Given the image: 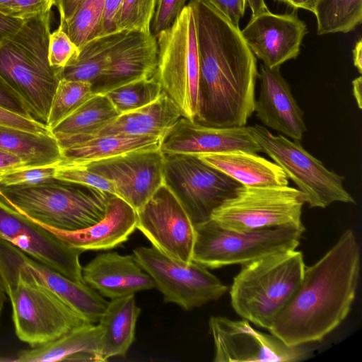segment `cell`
<instances>
[{
    "instance_id": "cell-1",
    "label": "cell",
    "mask_w": 362,
    "mask_h": 362,
    "mask_svg": "<svg viewBox=\"0 0 362 362\" xmlns=\"http://www.w3.org/2000/svg\"><path fill=\"white\" fill-rule=\"evenodd\" d=\"M199 60L197 122L217 127L245 126L254 113L257 57L241 30L206 0H191Z\"/></svg>"
},
{
    "instance_id": "cell-2",
    "label": "cell",
    "mask_w": 362,
    "mask_h": 362,
    "mask_svg": "<svg viewBox=\"0 0 362 362\" xmlns=\"http://www.w3.org/2000/svg\"><path fill=\"white\" fill-rule=\"evenodd\" d=\"M360 276V248L351 229L314 264L305 267L269 332L288 346L321 341L349 315Z\"/></svg>"
},
{
    "instance_id": "cell-3",
    "label": "cell",
    "mask_w": 362,
    "mask_h": 362,
    "mask_svg": "<svg viewBox=\"0 0 362 362\" xmlns=\"http://www.w3.org/2000/svg\"><path fill=\"white\" fill-rule=\"evenodd\" d=\"M52 8L25 18L0 44V75L23 98L32 117L46 124L62 69L48 58Z\"/></svg>"
},
{
    "instance_id": "cell-4",
    "label": "cell",
    "mask_w": 362,
    "mask_h": 362,
    "mask_svg": "<svg viewBox=\"0 0 362 362\" xmlns=\"http://www.w3.org/2000/svg\"><path fill=\"white\" fill-rule=\"evenodd\" d=\"M113 194L97 188L54 179L29 186H0V199L45 228L74 231L105 215Z\"/></svg>"
},
{
    "instance_id": "cell-5",
    "label": "cell",
    "mask_w": 362,
    "mask_h": 362,
    "mask_svg": "<svg viewBox=\"0 0 362 362\" xmlns=\"http://www.w3.org/2000/svg\"><path fill=\"white\" fill-rule=\"evenodd\" d=\"M241 266L229 291L231 306L243 319L268 330L303 278V253L290 250Z\"/></svg>"
},
{
    "instance_id": "cell-6",
    "label": "cell",
    "mask_w": 362,
    "mask_h": 362,
    "mask_svg": "<svg viewBox=\"0 0 362 362\" xmlns=\"http://www.w3.org/2000/svg\"><path fill=\"white\" fill-rule=\"evenodd\" d=\"M158 65L154 77L178 107L182 116L199 115V60L193 9L188 3L168 29L157 36Z\"/></svg>"
},
{
    "instance_id": "cell-7",
    "label": "cell",
    "mask_w": 362,
    "mask_h": 362,
    "mask_svg": "<svg viewBox=\"0 0 362 362\" xmlns=\"http://www.w3.org/2000/svg\"><path fill=\"white\" fill-rule=\"evenodd\" d=\"M12 308L15 333L35 347L88 322L47 287L21 274H0Z\"/></svg>"
},
{
    "instance_id": "cell-8",
    "label": "cell",
    "mask_w": 362,
    "mask_h": 362,
    "mask_svg": "<svg viewBox=\"0 0 362 362\" xmlns=\"http://www.w3.org/2000/svg\"><path fill=\"white\" fill-rule=\"evenodd\" d=\"M192 261L209 269L245 264L275 253L296 249L305 230L290 226L247 232L221 228L211 219L195 226Z\"/></svg>"
},
{
    "instance_id": "cell-9",
    "label": "cell",
    "mask_w": 362,
    "mask_h": 362,
    "mask_svg": "<svg viewBox=\"0 0 362 362\" xmlns=\"http://www.w3.org/2000/svg\"><path fill=\"white\" fill-rule=\"evenodd\" d=\"M306 203L299 189L286 186H240L211 214L223 228L237 232L290 226L305 230L301 219Z\"/></svg>"
},
{
    "instance_id": "cell-10",
    "label": "cell",
    "mask_w": 362,
    "mask_h": 362,
    "mask_svg": "<svg viewBox=\"0 0 362 362\" xmlns=\"http://www.w3.org/2000/svg\"><path fill=\"white\" fill-rule=\"evenodd\" d=\"M262 152L267 154L306 197L310 208H326L334 202L355 204L344 186V177L327 169L300 141L275 135L258 124L247 126Z\"/></svg>"
},
{
    "instance_id": "cell-11",
    "label": "cell",
    "mask_w": 362,
    "mask_h": 362,
    "mask_svg": "<svg viewBox=\"0 0 362 362\" xmlns=\"http://www.w3.org/2000/svg\"><path fill=\"white\" fill-rule=\"evenodd\" d=\"M164 155L165 184L180 201L194 226L209 220L212 212L242 185L197 156Z\"/></svg>"
},
{
    "instance_id": "cell-12",
    "label": "cell",
    "mask_w": 362,
    "mask_h": 362,
    "mask_svg": "<svg viewBox=\"0 0 362 362\" xmlns=\"http://www.w3.org/2000/svg\"><path fill=\"white\" fill-rule=\"evenodd\" d=\"M136 261L154 281L165 303H173L190 310L218 300L228 286L194 261L182 263L170 258L154 247H139L133 250Z\"/></svg>"
},
{
    "instance_id": "cell-13",
    "label": "cell",
    "mask_w": 362,
    "mask_h": 362,
    "mask_svg": "<svg viewBox=\"0 0 362 362\" xmlns=\"http://www.w3.org/2000/svg\"><path fill=\"white\" fill-rule=\"evenodd\" d=\"M136 229L170 258L186 264L192 262L195 226L165 183L136 211Z\"/></svg>"
},
{
    "instance_id": "cell-14",
    "label": "cell",
    "mask_w": 362,
    "mask_h": 362,
    "mask_svg": "<svg viewBox=\"0 0 362 362\" xmlns=\"http://www.w3.org/2000/svg\"><path fill=\"white\" fill-rule=\"evenodd\" d=\"M209 328L214 362H293L306 356L303 346H288L275 335L255 329L245 319L211 316Z\"/></svg>"
},
{
    "instance_id": "cell-15",
    "label": "cell",
    "mask_w": 362,
    "mask_h": 362,
    "mask_svg": "<svg viewBox=\"0 0 362 362\" xmlns=\"http://www.w3.org/2000/svg\"><path fill=\"white\" fill-rule=\"evenodd\" d=\"M0 240L11 243L34 259L71 280L85 284L79 262L82 252L69 246L1 199Z\"/></svg>"
},
{
    "instance_id": "cell-16",
    "label": "cell",
    "mask_w": 362,
    "mask_h": 362,
    "mask_svg": "<svg viewBox=\"0 0 362 362\" xmlns=\"http://www.w3.org/2000/svg\"><path fill=\"white\" fill-rule=\"evenodd\" d=\"M79 165L110 181L115 195L136 211L165 183V155L160 148L132 151Z\"/></svg>"
},
{
    "instance_id": "cell-17",
    "label": "cell",
    "mask_w": 362,
    "mask_h": 362,
    "mask_svg": "<svg viewBox=\"0 0 362 362\" xmlns=\"http://www.w3.org/2000/svg\"><path fill=\"white\" fill-rule=\"evenodd\" d=\"M21 274L59 296L88 322H98L108 301L86 284L78 283L0 240V274Z\"/></svg>"
},
{
    "instance_id": "cell-18",
    "label": "cell",
    "mask_w": 362,
    "mask_h": 362,
    "mask_svg": "<svg viewBox=\"0 0 362 362\" xmlns=\"http://www.w3.org/2000/svg\"><path fill=\"white\" fill-rule=\"evenodd\" d=\"M306 24L296 13L276 14L269 11L252 16L241 34L255 56L269 69H280L300 54Z\"/></svg>"
},
{
    "instance_id": "cell-19",
    "label": "cell",
    "mask_w": 362,
    "mask_h": 362,
    "mask_svg": "<svg viewBox=\"0 0 362 362\" xmlns=\"http://www.w3.org/2000/svg\"><path fill=\"white\" fill-rule=\"evenodd\" d=\"M160 150L197 156L231 151L262 152L247 126L211 127L182 116L163 137Z\"/></svg>"
},
{
    "instance_id": "cell-20",
    "label": "cell",
    "mask_w": 362,
    "mask_h": 362,
    "mask_svg": "<svg viewBox=\"0 0 362 362\" xmlns=\"http://www.w3.org/2000/svg\"><path fill=\"white\" fill-rule=\"evenodd\" d=\"M258 78L260 90L255 103L256 117L279 134L300 141L307 132L304 112L280 69H272L262 64Z\"/></svg>"
},
{
    "instance_id": "cell-21",
    "label": "cell",
    "mask_w": 362,
    "mask_h": 362,
    "mask_svg": "<svg viewBox=\"0 0 362 362\" xmlns=\"http://www.w3.org/2000/svg\"><path fill=\"white\" fill-rule=\"evenodd\" d=\"M158 54L156 36L127 32L113 48L103 74L92 86L93 93L104 94L125 83L151 78L157 69Z\"/></svg>"
},
{
    "instance_id": "cell-22",
    "label": "cell",
    "mask_w": 362,
    "mask_h": 362,
    "mask_svg": "<svg viewBox=\"0 0 362 362\" xmlns=\"http://www.w3.org/2000/svg\"><path fill=\"white\" fill-rule=\"evenodd\" d=\"M83 279L102 296L114 299L152 289L155 284L134 255L107 252L82 267Z\"/></svg>"
},
{
    "instance_id": "cell-23",
    "label": "cell",
    "mask_w": 362,
    "mask_h": 362,
    "mask_svg": "<svg viewBox=\"0 0 362 362\" xmlns=\"http://www.w3.org/2000/svg\"><path fill=\"white\" fill-rule=\"evenodd\" d=\"M47 229L82 252L108 250L126 242L136 229V211L113 194L108 202L105 216L94 225L74 231Z\"/></svg>"
},
{
    "instance_id": "cell-24",
    "label": "cell",
    "mask_w": 362,
    "mask_h": 362,
    "mask_svg": "<svg viewBox=\"0 0 362 362\" xmlns=\"http://www.w3.org/2000/svg\"><path fill=\"white\" fill-rule=\"evenodd\" d=\"M14 362H103L100 327L86 323L59 337L17 354Z\"/></svg>"
},
{
    "instance_id": "cell-25",
    "label": "cell",
    "mask_w": 362,
    "mask_h": 362,
    "mask_svg": "<svg viewBox=\"0 0 362 362\" xmlns=\"http://www.w3.org/2000/svg\"><path fill=\"white\" fill-rule=\"evenodd\" d=\"M181 117L178 107L163 91L160 97L153 103L120 114L99 130L76 143L108 134L154 135L164 137Z\"/></svg>"
},
{
    "instance_id": "cell-26",
    "label": "cell",
    "mask_w": 362,
    "mask_h": 362,
    "mask_svg": "<svg viewBox=\"0 0 362 362\" xmlns=\"http://www.w3.org/2000/svg\"><path fill=\"white\" fill-rule=\"evenodd\" d=\"M242 185L274 187L288 185V179L274 162L244 151L210 153L198 156Z\"/></svg>"
},
{
    "instance_id": "cell-27",
    "label": "cell",
    "mask_w": 362,
    "mask_h": 362,
    "mask_svg": "<svg viewBox=\"0 0 362 362\" xmlns=\"http://www.w3.org/2000/svg\"><path fill=\"white\" fill-rule=\"evenodd\" d=\"M141 309L134 294L111 299L100 317L102 356L104 361L116 356H125L135 335Z\"/></svg>"
},
{
    "instance_id": "cell-28",
    "label": "cell",
    "mask_w": 362,
    "mask_h": 362,
    "mask_svg": "<svg viewBox=\"0 0 362 362\" xmlns=\"http://www.w3.org/2000/svg\"><path fill=\"white\" fill-rule=\"evenodd\" d=\"M163 137L154 135L108 134L62 147L60 163L86 164L132 151L160 148Z\"/></svg>"
},
{
    "instance_id": "cell-29",
    "label": "cell",
    "mask_w": 362,
    "mask_h": 362,
    "mask_svg": "<svg viewBox=\"0 0 362 362\" xmlns=\"http://www.w3.org/2000/svg\"><path fill=\"white\" fill-rule=\"evenodd\" d=\"M0 148L18 156L25 167L57 165L63 160L62 148L52 132L0 126Z\"/></svg>"
},
{
    "instance_id": "cell-30",
    "label": "cell",
    "mask_w": 362,
    "mask_h": 362,
    "mask_svg": "<svg viewBox=\"0 0 362 362\" xmlns=\"http://www.w3.org/2000/svg\"><path fill=\"white\" fill-rule=\"evenodd\" d=\"M119 115L108 98L94 93L78 109L51 129L61 146L73 144L99 130Z\"/></svg>"
},
{
    "instance_id": "cell-31",
    "label": "cell",
    "mask_w": 362,
    "mask_h": 362,
    "mask_svg": "<svg viewBox=\"0 0 362 362\" xmlns=\"http://www.w3.org/2000/svg\"><path fill=\"white\" fill-rule=\"evenodd\" d=\"M127 32L104 35L86 42L78 56L62 69V78L87 81L93 86L106 67L113 48Z\"/></svg>"
},
{
    "instance_id": "cell-32",
    "label": "cell",
    "mask_w": 362,
    "mask_h": 362,
    "mask_svg": "<svg viewBox=\"0 0 362 362\" xmlns=\"http://www.w3.org/2000/svg\"><path fill=\"white\" fill-rule=\"evenodd\" d=\"M319 35L354 30L362 21V0H320L314 13Z\"/></svg>"
},
{
    "instance_id": "cell-33",
    "label": "cell",
    "mask_w": 362,
    "mask_h": 362,
    "mask_svg": "<svg viewBox=\"0 0 362 362\" xmlns=\"http://www.w3.org/2000/svg\"><path fill=\"white\" fill-rule=\"evenodd\" d=\"M105 1L83 0L71 18L59 24L78 48L88 41L103 35Z\"/></svg>"
},
{
    "instance_id": "cell-34",
    "label": "cell",
    "mask_w": 362,
    "mask_h": 362,
    "mask_svg": "<svg viewBox=\"0 0 362 362\" xmlns=\"http://www.w3.org/2000/svg\"><path fill=\"white\" fill-rule=\"evenodd\" d=\"M93 94L89 82L62 78L55 90L46 125L51 131Z\"/></svg>"
},
{
    "instance_id": "cell-35",
    "label": "cell",
    "mask_w": 362,
    "mask_h": 362,
    "mask_svg": "<svg viewBox=\"0 0 362 362\" xmlns=\"http://www.w3.org/2000/svg\"><path fill=\"white\" fill-rule=\"evenodd\" d=\"M162 93L160 84L152 76L125 83L104 94L120 115L153 103Z\"/></svg>"
},
{
    "instance_id": "cell-36",
    "label": "cell",
    "mask_w": 362,
    "mask_h": 362,
    "mask_svg": "<svg viewBox=\"0 0 362 362\" xmlns=\"http://www.w3.org/2000/svg\"><path fill=\"white\" fill-rule=\"evenodd\" d=\"M156 1L123 0L117 23V31L151 34Z\"/></svg>"
},
{
    "instance_id": "cell-37",
    "label": "cell",
    "mask_w": 362,
    "mask_h": 362,
    "mask_svg": "<svg viewBox=\"0 0 362 362\" xmlns=\"http://www.w3.org/2000/svg\"><path fill=\"white\" fill-rule=\"evenodd\" d=\"M54 178L93 187L115 195L114 187L110 181L83 165L59 163L57 166Z\"/></svg>"
},
{
    "instance_id": "cell-38",
    "label": "cell",
    "mask_w": 362,
    "mask_h": 362,
    "mask_svg": "<svg viewBox=\"0 0 362 362\" xmlns=\"http://www.w3.org/2000/svg\"><path fill=\"white\" fill-rule=\"evenodd\" d=\"M57 165L22 167L0 173V186H29L54 180Z\"/></svg>"
},
{
    "instance_id": "cell-39",
    "label": "cell",
    "mask_w": 362,
    "mask_h": 362,
    "mask_svg": "<svg viewBox=\"0 0 362 362\" xmlns=\"http://www.w3.org/2000/svg\"><path fill=\"white\" fill-rule=\"evenodd\" d=\"M79 53V48L71 41L62 28L49 35L48 58L52 66L62 69Z\"/></svg>"
},
{
    "instance_id": "cell-40",
    "label": "cell",
    "mask_w": 362,
    "mask_h": 362,
    "mask_svg": "<svg viewBox=\"0 0 362 362\" xmlns=\"http://www.w3.org/2000/svg\"><path fill=\"white\" fill-rule=\"evenodd\" d=\"M187 0H157L151 33L157 36L170 28L186 6Z\"/></svg>"
},
{
    "instance_id": "cell-41",
    "label": "cell",
    "mask_w": 362,
    "mask_h": 362,
    "mask_svg": "<svg viewBox=\"0 0 362 362\" xmlns=\"http://www.w3.org/2000/svg\"><path fill=\"white\" fill-rule=\"evenodd\" d=\"M0 107L25 117L34 119L23 98L1 75Z\"/></svg>"
},
{
    "instance_id": "cell-42",
    "label": "cell",
    "mask_w": 362,
    "mask_h": 362,
    "mask_svg": "<svg viewBox=\"0 0 362 362\" xmlns=\"http://www.w3.org/2000/svg\"><path fill=\"white\" fill-rule=\"evenodd\" d=\"M0 126L36 133L51 132L48 127L35 119L25 117L0 107Z\"/></svg>"
},
{
    "instance_id": "cell-43",
    "label": "cell",
    "mask_w": 362,
    "mask_h": 362,
    "mask_svg": "<svg viewBox=\"0 0 362 362\" xmlns=\"http://www.w3.org/2000/svg\"><path fill=\"white\" fill-rule=\"evenodd\" d=\"M223 15L233 25L239 28V22L243 17L246 0H206Z\"/></svg>"
},
{
    "instance_id": "cell-44",
    "label": "cell",
    "mask_w": 362,
    "mask_h": 362,
    "mask_svg": "<svg viewBox=\"0 0 362 362\" xmlns=\"http://www.w3.org/2000/svg\"><path fill=\"white\" fill-rule=\"evenodd\" d=\"M14 17L27 18L51 9L56 0H12Z\"/></svg>"
},
{
    "instance_id": "cell-45",
    "label": "cell",
    "mask_w": 362,
    "mask_h": 362,
    "mask_svg": "<svg viewBox=\"0 0 362 362\" xmlns=\"http://www.w3.org/2000/svg\"><path fill=\"white\" fill-rule=\"evenodd\" d=\"M123 0H105L103 21V35L117 31V23Z\"/></svg>"
},
{
    "instance_id": "cell-46",
    "label": "cell",
    "mask_w": 362,
    "mask_h": 362,
    "mask_svg": "<svg viewBox=\"0 0 362 362\" xmlns=\"http://www.w3.org/2000/svg\"><path fill=\"white\" fill-rule=\"evenodd\" d=\"M24 19L0 13V44L13 35L21 26Z\"/></svg>"
},
{
    "instance_id": "cell-47",
    "label": "cell",
    "mask_w": 362,
    "mask_h": 362,
    "mask_svg": "<svg viewBox=\"0 0 362 362\" xmlns=\"http://www.w3.org/2000/svg\"><path fill=\"white\" fill-rule=\"evenodd\" d=\"M83 0H56L54 6L59 13V24L68 21Z\"/></svg>"
},
{
    "instance_id": "cell-48",
    "label": "cell",
    "mask_w": 362,
    "mask_h": 362,
    "mask_svg": "<svg viewBox=\"0 0 362 362\" xmlns=\"http://www.w3.org/2000/svg\"><path fill=\"white\" fill-rule=\"evenodd\" d=\"M25 167L18 156L0 148V173Z\"/></svg>"
},
{
    "instance_id": "cell-49",
    "label": "cell",
    "mask_w": 362,
    "mask_h": 362,
    "mask_svg": "<svg viewBox=\"0 0 362 362\" xmlns=\"http://www.w3.org/2000/svg\"><path fill=\"white\" fill-rule=\"evenodd\" d=\"M295 9L303 8L315 13L320 0H276Z\"/></svg>"
},
{
    "instance_id": "cell-50",
    "label": "cell",
    "mask_w": 362,
    "mask_h": 362,
    "mask_svg": "<svg viewBox=\"0 0 362 362\" xmlns=\"http://www.w3.org/2000/svg\"><path fill=\"white\" fill-rule=\"evenodd\" d=\"M354 65L357 69L360 74L362 73V40L360 38L356 42L353 49Z\"/></svg>"
},
{
    "instance_id": "cell-51",
    "label": "cell",
    "mask_w": 362,
    "mask_h": 362,
    "mask_svg": "<svg viewBox=\"0 0 362 362\" xmlns=\"http://www.w3.org/2000/svg\"><path fill=\"white\" fill-rule=\"evenodd\" d=\"M354 97L359 109L362 108V78L358 76L352 81Z\"/></svg>"
},
{
    "instance_id": "cell-52",
    "label": "cell",
    "mask_w": 362,
    "mask_h": 362,
    "mask_svg": "<svg viewBox=\"0 0 362 362\" xmlns=\"http://www.w3.org/2000/svg\"><path fill=\"white\" fill-rule=\"evenodd\" d=\"M252 11V16L269 11L264 0H246Z\"/></svg>"
},
{
    "instance_id": "cell-53",
    "label": "cell",
    "mask_w": 362,
    "mask_h": 362,
    "mask_svg": "<svg viewBox=\"0 0 362 362\" xmlns=\"http://www.w3.org/2000/svg\"><path fill=\"white\" fill-rule=\"evenodd\" d=\"M0 13L14 17V11L12 0H0Z\"/></svg>"
},
{
    "instance_id": "cell-54",
    "label": "cell",
    "mask_w": 362,
    "mask_h": 362,
    "mask_svg": "<svg viewBox=\"0 0 362 362\" xmlns=\"http://www.w3.org/2000/svg\"><path fill=\"white\" fill-rule=\"evenodd\" d=\"M6 296H7V295H6V293L5 291V288H4L3 281L0 276V327H1V316H2L3 309H4V303L6 300Z\"/></svg>"
},
{
    "instance_id": "cell-55",
    "label": "cell",
    "mask_w": 362,
    "mask_h": 362,
    "mask_svg": "<svg viewBox=\"0 0 362 362\" xmlns=\"http://www.w3.org/2000/svg\"><path fill=\"white\" fill-rule=\"evenodd\" d=\"M0 361H9V360H8V359H6V358H1L0 357Z\"/></svg>"
}]
</instances>
